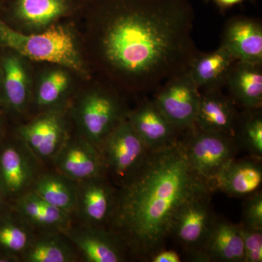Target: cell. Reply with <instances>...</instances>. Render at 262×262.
Instances as JSON below:
<instances>
[{
  "mask_svg": "<svg viewBox=\"0 0 262 262\" xmlns=\"http://www.w3.org/2000/svg\"><path fill=\"white\" fill-rule=\"evenodd\" d=\"M84 56L113 86L155 91L198 54L189 0H84Z\"/></svg>",
  "mask_w": 262,
  "mask_h": 262,
  "instance_id": "obj_1",
  "label": "cell"
},
{
  "mask_svg": "<svg viewBox=\"0 0 262 262\" xmlns=\"http://www.w3.org/2000/svg\"><path fill=\"white\" fill-rule=\"evenodd\" d=\"M208 191L213 190L189 163L182 136L173 145L151 152L135 178L117 188L106 227L125 244L130 259L149 261L165 248L183 206Z\"/></svg>",
  "mask_w": 262,
  "mask_h": 262,
  "instance_id": "obj_2",
  "label": "cell"
},
{
  "mask_svg": "<svg viewBox=\"0 0 262 262\" xmlns=\"http://www.w3.org/2000/svg\"><path fill=\"white\" fill-rule=\"evenodd\" d=\"M0 48L29 61L62 66L84 80L91 78L80 38L72 24L61 21L43 32L24 34L0 19Z\"/></svg>",
  "mask_w": 262,
  "mask_h": 262,
  "instance_id": "obj_3",
  "label": "cell"
},
{
  "mask_svg": "<svg viewBox=\"0 0 262 262\" xmlns=\"http://www.w3.org/2000/svg\"><path fill=\"white\" fill-rule=\"evenodd\" d=\"M128 110L114 86L101 84L77 93L69 106L74 132L97 149Z\"/></svg>",
  "mask_w": 262,
  "mask_h": 262,
  "instance_id": "obj_4",
  "label": "cell"
},
{
  "mask_svg": "<svg viewBox=\"0 0 262 262\" xmlns=\"http://www.w3.org/2000/svg\"><path fill=\"white\" fill-rule=\"evenodd\" d=\"M106 176L117 188L127 185L145 165L150 151L126 117L114 127L98 148Z\"/></svg>",
  "mask_w": 262,
  "mask_h": 262,
  "instance_id": "obj_5",
  "label": "cell"
},
{
  "mask_svg": "<svg viewBox=\"0 0 262 262\" xmlns=\"http://www.w3.org/2000/svg\"><path fill=\"white\" fill-rule=\"evenodd\" d=\"M34 155L47 167L73 134L69 107L38 113L13 130Z\"/></svg>",
  "mask_w": 262,
  "mask_h": 262,
  "instance_id": "obj_6",
  "label": "cell"
},
{
  "mask_svg": "<svg viewBox=\"0 0 262 262\" xmlns=\"http://www.w3.org/2000/svg\"><path fill=\"white\" fill-rule=\"evenodd\" d=\"M47 168L13 130L0 145V187L8 203L32 190Z\"/></svg>",
  "mask_w": 262,
  "mask_h": 262,
  "instance_id": "obj_7",
  "label": "cell"
},
{
  "mask_svg": "<svg viewBox=\"0 0 262 262\" xmlns=\"http://www.w3.org/2000/svg\"><path fill=\"white\" fill-rule=\"evenodd\" d=\"M183 141L189 163L209 186L222 169L235 159L239 149L232 136L196 127L184 133Z\"/></svg>",
  "mask_w": 262,
  "mask_h": 262,
  "instance_id": "obj_8",
  "label": "cell"
},
{
  "mask_svg": "<svg viewBox=\"0 0 262 262\" xmlns=\"http://www.w3.org/2000/svg\"><path fill=\"white\" fill-rule=\"evenodd\" d=\"M154 92L155 104L176 128L184 134L194 127L201 92L188 71L170 77Z\"/></svg>",
  "mask_w": 262,
  "mask_h": 262,
  "instance_id": "obj_9",
  "label": "cell"
},
{
  "mask_svg": "<svg viewBox=\"0 0 262 262\" xmlns=\"http://www.w3.org/2000/svg\"><path fill=\"white\" fill-rule=\"evenodd\" d=\"M0 56V110L6 115H29L32 103L33 78L28 60L10 50Z\"/></svg>",
  "mask_w": 262,
  "mask_h": 262,
  "instance_id": "obj_10",
  "label": "cell"
},
{
  "mask_svg": "<svg viewBox=\"0 0 262 262\" xmlns=\"http://www.w3.org/2000/svg\"><path fill=\"white\" fill-rule=\"evenodd\" d=\"M84 0H12L8 16L15 30L33 34L80 13Z\"/></svg>",
  "mask_w": 262,
  "mask_h": 262,
  "instance_id": "obj_11",
  "label": "cell"
},
{
  "mask_svg": "<svg viewBox=\"0 0 262 262\" xmlns=\"http://www.w3.org/2000/svg\"><path fill=\"white\" fill-rule=\"evenodd\" d=\"M213 191L199 194L187 202L179 212L170 237L191 256L201 248L216 220L211 203Z\"/></svg>",
  "mask_w": 262,
  "mask_h": 262,
  "instance_id": "obj_12",
  "label": "cell"
},
{
  "mask_svg": "<svg viewBox=\"0 0 262 262\" xmlns=\"http://www.w3.org/2000/svg\"><path fill=\"white\" fill-rule=\"evenodd\" d=\"M83 262H124L130 255L121 239L106 227L73 223L65 232Z\"/></svg>",
  "mask_w": 262,
  "mask_h": 262,
  "instance_id": "obj_13",
  "label": "cell"
},
{
  "mask_svg": "<svg viewBox=\"0 0 262 262\" xmlns=\"http://www.w3.org/2000/svg\"><path fill=\"white\" fill-rule=\"evenodd\" d=\"M77 186L73 223L106 227L115 207L117 187L107 176L77 182Z\"/></svg>",
  "mask_w": 262,
  "mask_h": 262,
  "instance_id": "obj_14",
  "label": "cell"
},
{
  "mask_svg": "<svg viewBox=\"0 0 262 262\" xmlns=\"http://www.w3.org/2000/svg\"><path fill=\"white\" fill-rule=\"evenodd\" d=\"M50 167L77 182L106 176L102 156L97 148L75 132Z\"/></svg>",
  "mask_w": 262,
  "mask_h": 262,
  "instance_id": "obj_15",
  "label": "cell"
},
{
  "mask_svg": "<svg viewBox=\"0 0 262 262\" xmlns=\"http://www.w3.org/2000/svg\"><path fill=\"white\" fill-rule=\"evenodd\" d=\"M126 118L151 152L173 145L184 134L168 121L154 101L149 98H144L134 110H128Z\"/></svg>",
  "mask_w": 262,
  "mask_h": 262,
  "instance_id": "obj_16",
  "label": "cell"
},
{
  "mask_svg": "<svg viewBox=\"0 0 262 262\" xmlns=\"http://www.w3.org/2000/svg\"><path fill=\"white\" fill-rule=\"evenodd\" d=\"M49 65L33 83L29 115L31 112L33 113L29 117L48 110L68 108L77 94L73 84L75 74L62 66Z\"/></svg>",
  "mask_w": 262,
  "mask_h": 262,
  "instance_id": "obj_17",
  "label": "cell"
},
{
  "mask_svg": "<svg viewBox=\"0 0 262 262\" xmlns=\"http://www.w3.org/2000/svg\"><path fill=\"white\" fill-rule=\"evenodd\" d=\"M190 258L202 262H244V239L239 225L217 216L206 241Z\"/></svg>",
  "mask_w": 262,
  "mask_h": 262,
  "instance_id": "obj_18",
  "label": "cell"
},
{
  "mask_svg": "<svg viewBox=\"0 0 262 262\" xmlns=\"http://www.w3.org/2000/svg\"><path fill=\"white\" fill-rule=\"evenodd\" d=\"M221 45L237 61L262 63V24L258 19L237 15L227 20Z\"/></svg>",
  "mask_w": 262,
  "mask_h": 262,
  "instance_id": "obj_19",
  "label": "cell"
},
{
  "mask_svg": "<svg viewBox=\"0 0 262 262\" xmlns=\"http://www.w3.org/2000/svg\"><path fill=\"white\" fill-rule=\"evenodd\" d=\"M10 206L37 233L65 232L73 224L72 217L31 190L10 203Z\"/></svg>",
  "mask_w": 262,
  "mask_h": 262,
  "instance_id": "obj_20",
  "label": "cell"
},
{
  "mask_svg": "<svg viewBox=\"0 0 262 262\" xmlns=\"http://www.w3.org/2000/svg\"><path fill=\"white\" fill-rule=\"evenodd\" d=\"M236 106L232 98L224 94L222 89L204 90L200 96L194 127L233 137L239 113Z\"/></svg>",
  "mask_w": 262,
  "mask_h": 262,
  "instance_id": "obj_21",
  "label": "cell"
},
{
  "mask_svg": "<svg viewBox=\"0 0 262 262\" xmlns=\"http://www.w3.org/2000/svg\"><path fill=\"white\" fill-rule=\"evenodd\" d=\"M261 182V160L249 157L230 162L212 181L210 187L213 191L217 189L227 195L241 198L256 192Z\"/></svg>",
  "mask_w": 262,
  "mask_h": 262,
  "instance_id": "obj_22",
  "label": "cell"
},
{
  "mask_svg": "<svg viewBox=\"0 0 262 262\" xmlns=\"http://www.w3.org/2000/svg\"><path fill=\"white\" fill-rule=\"evenodd\" d=\"M225 86L236 104L244 108L262 106V63L236 61L231 67Z\"/></svg>",
  "mask_w": 262,
  "mask_h": 262,
  "instance_id": "obj_23",
  "label": "cell"
},
{
  "mask_svg": "<svg viewBox=\"0 0 262 262\" xmlns=\"http://www.w3.org/2000/svg\"><path fill=\"white\" fill-rule=\"evenodd\" d=\"M236 61L232 53L220 45L214 51L198 52L187 71L200 90L222 89Z\"/></svg>",
  "mask_w": 262,
  "mask_h": 262,
  "instance_id": "obj_24",
  "label": "cell"
},
{
  "mask_svg": "<svg viewBox=\"0 0 262 262\" xmlns=\"http://www.w3.org/2000/svg\"><path fill=\"white\" fill-rule=\"evenodd\" d=\"M52 206L64 212L71 217L77 205V182L47 167L38 177L32 189Z\"/></svg>",
  "mask_w": 262,
  "mask_h": 262,
  "instance_id": "obj_25",
  "label": "cell"
},
{
  "mask_svg": "<svg viewBox=\"0 0 262 262\" xmlns=\"http://www.w3.org/2000/svg\"><path fill=\"white\" fill-rule=\"evenodd\" d=\"M80 256L64 232L37 233L20 262H79Z\"/></svg>",
  "mask_w": 262,
  "mask_h": 262,
  "instance_id": "obj_26",
  "label": "cell"
},
{
  "mask_svg": "<svg viewBox=\"0 0 262 262\" xmlns=\"http://www.w3.org/2000/svg\"><path fill=\"white\" fill-rule=\"evenodd\" d=\"M37 232L9 206L0 212V251L18 258L22 256L37 236Z\"/></svg>",
  "mask_w": 262,
  "mask_h": 262,
  "instance_id": "obj_27",
  "label": "cell"
},
{
  "mask_svg": "<svg viewBox=\"0 0 262 262\" xmlns=\"http://www.w3.org/2000/svg\"><path fill=\"white\" fill-rule=\"evenodd\" d=\"M233 138L239 149L247 151L251 158L261 160V108H244L242 112H239Z\"/></svg>",
  "mask_w": 262,
  "mask_h": 262,
  "instance_id": "obj_28",
  "label": "cell"
},
{
  "mask_svg": "<svg viewBox=\"0 0 262 262\" xmlns=\"http://www.w3.org/2000/svg\"><path fill=\"white\" fill-rule=\"evenodd\" d=\"M244 239V262L262 261V229L251 228L239 224Z\"/></svg>",
  "mask_w": 262,
  "mask_h": 262,
  "instance_id": "obj_29",
  "label": "cell"
},
{
  "mask_svg": "<svg viewBox=\"0 0 262 262\" xmlns=\"http://www.w3.org/2000/svg\"><path fill=\"white\" fill-rule=\"evenodd\" d=\"M245 201L242 225L262 229V194L256 192Z\"/></svg>",
  "mask_w": 262,
  "mask_h": 262,
  "instance_id": "obj_30",
  "label": "cell"
},
{
  "mask_svg": "<svg viewBox=\"0 0 262 262\" xmlns=\"http://www.w3.org/2000/svg\"><path fill=\"white\" fill-rule=\"evenodd\" d=\"M151 262H180V256L173 250H166L165 248L155 253L149 261Z\"/></svg>",
  "mask_w": 262,
  "mask_h": 262,
  "instance_id": "obj_31",
  "label": "cell"
},
{
  "mask_svg": "<svg viewBox=\"0 0 262 262\" xmlns=\"http://www.w3.org/2000/svg\"><path fill=\"white\" fill-rule=\"evenodd\" d=\"M207 1H211L222 9L225 10L232 8L234 5L241 4L244 2L251 1V0H207Z\"/></svg>",
  "mask_w": 262,
  "mask_h": 262,
  "instance_id": "obj_32",
  "label": "cell"
},
{
  "mask_svg": "<svg viewBox=\"0 0 262 262\" xmlns=\"http://www.w3.org/2000/svg\"><path fill=\"white\" fill-rule=\"evenodd\" d=\"M6 117L7 115L0 110V145L9 133L7 126Z\"/></svg>",
  "mask_w": 262,
  "mask_h": 262,
  "instance_id": "obj_33",
  "label": "cell"
},
{
  "mask_svg": "<svg viewBox=\"0 0 262 262\" xmlns=\"http://www.w3.org/2000/svg\"><path fill=\"white\" fill-rule=\"evenodd\" d=\"M8 206H9V203L7 201L4 193L3 192V189L0 187V212L4 211Z\"/></svg>",
  "mask_w": 262,
  "mask_h": 262,
  "instance_id": "obj_34",
  "label": "cell"
},
{
  "mask_svg": "<svg viewBox=\"0 0 262 262\" xmlns=\"http://www.w3.org/2000/svg\"><path fill=\"white\" fill-rule=\"evenodd\" d=\"M0 262H20L18 258L0 251Z\"/></svg>",
  "mask_w": 262,
  "mask_h": 262,
  "instance_id": "obj_35",
  "label": "cell"
},
{
  "mask_svg": "<svg viewBox=\"0 0 262 262\" xmlns=\"http://www.w3.org/2000/svg\"><path fill=\"white\" fill-rule=\"evenodd\" d=\"M1 78H2V75H1V66H0V87H1Z\"/></svg>",
  "mask_w": 262,
  "mask_h": 262,
  "instance_id": "obj_36",
  "label": "cell"
},
{
  "mask_svg": "<svg viewBox=\"0 0 262 262\" xmlns=\"http://www.w3.org/2000/svg\"><path fill=\"white\" fill-rule=\"evenodd\" d=\"M2 7H3V1L0 0V8H2Z\"/></svg>",
  "mask_w": 262,
  "mask_h": 262,
  "instance_id": "obj_37",
  "label": "cell"
}]
</instances>
